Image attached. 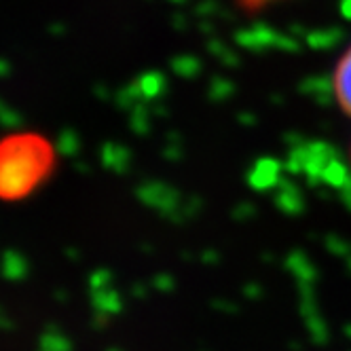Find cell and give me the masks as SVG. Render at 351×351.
<instances>
[{
    "label": "cell",
    "mask_w": 351,
    "mask_h": 351,
    "mask_svg": "<svg viewBox=\"0 0 351 351\" xmlns=\"http://www.w3.org/2000/svg\"><path fill=\"white\" fill-rule=\"evenodd\" d=\"M51 146L36 134H17L3 144V191L7 197H23L51 171Z\"/></svg>",
    "instance_id": "cell-1"
},
{
    "label": "cell",
    "mask_w": 351,
    "mask_h": 351,
    "mask_svg": "<svg viewBox=\"0 0 351 351\" xmlns=\"http://www.w3.org/2000/svg\"><path fill=\"white\" fill-rule=\"evenodd\" d=\"M332 91L339 108L351 119V45L339 58L332 72Z\"/></svg>",
    "instance_id": "cell-2"
},
{
    "label": "cell",
    "mask_w": 351,
    "mask_h": 351,
    "mask_svg": "<svg viewBox=\"0 0 351 351\" xmlns=\"http://www.w3.org/2000/svg\"><path fill=\"white\" fill-rule=\"evenodd\" d=\"M237 3L245 9V11H261L273 3H278V0H237Z\"/></svg>",
    "instance_id": "cell-3"
}]
</instances>
